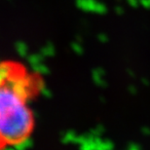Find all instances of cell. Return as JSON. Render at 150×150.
I'll list each match as a JSON object with an SVG mask.
<instances>
[{
	"label": "cell",
	"instance_id": "obj_1",
	"mask_svg": "<svg viewBox=\"0 0 150 150\" xmlns=\"http://www.w3.org/2000/svg\"><path fill=\"white\" fill-rule=\"evenodd\" d=\"M40 89V77L22 62H0V139L5 147L20 145L31 137L35 119L29 103Z\"/></svg>",
	"mask_w": 150,
	"mask_h": 150
},
{
	"label": "cell",
	"instance_id": "obj_2",
	"mask_svg": "<svg viewBox=\"0 0 150 150\" xmlns=\"http://www.w3.org/2000/svg\"><path fill=\"white\" fill-rule=\"evenodd\" d=\"M2 148H6V147H5V145L3 144V142H1V139H0V149H2Z\"/></svg>",
	"mask_w": 150,
	"mask_h": 150
}]
</instances>
